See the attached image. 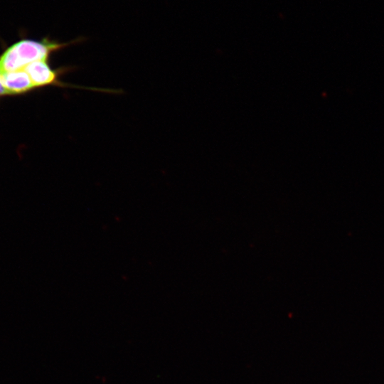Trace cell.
Here are the masks:
<instances>
[{
    "mask_svg": "<svg viewBox=\"0 0 384 384\" xmlns=\"http://www.w3.org/2000/svg\"><path fill=\"white\" fill-rule=\"evenodd\" d=\"M82 38L60 42L50 37L36 40L22 38L6 48L0 54V71L22 69L38 60H50V56L66 47L80 43Z\"/></svg>",
    "mask_w": 384,
    "mask_h": 384,
    "instance_id": "6da1fadb",
    "label": "cell"
},
{
    "mask_svg": "<svg viewBox=\"0 0 384 384\" xmlns=\"http://www.w3.org/2000/svg\"><path fill=\"white\" fill-rule=\"evenodd\" d=\"M49 61L50 60L35 61L23 68L28 75L36 90L47 86H56L65 88L75 87L107 92H117V90L82 87L65 83L61 80V76L71 71L74 68L72 66H61L60 68H54L50 65Z\"/></svg>",
    "mask_w": 384,
    "mask_h": 384,
    "instance_id": "7a4b0ae2",
    "label": "cell"
},
{
    "mask_svg": "<svg viewBox=\"0 0 384 384\" xmlns=\"http://www.w3.org/2000/svg\"><path fill=\"white\" fill-rule=\"evenodd\" d=\"M1 81L9 96L26 95L36 90L23 68L1 73Z\"/></svg>",
    "mask_w": 384,
    "mask_h": 384,
    "instance_id": "3957f363",
    "label": "cell"
},
{
    "mask_svg": "<svg viewBox=\"0 0 384 384\" xmlns=\"http://www.w3.org/2000/svg\"><path fill=\"white\" fill-rule=\"evenodd\" d=\"M6 96H9V94L3 85V83L1 81V73L0 71V97H3Z\"/></svg>",
    "mask_w": 384,
    "mask_h": 384,
    "instance_id": "277c9868",
    "label": "cell"
}]
</instances>
